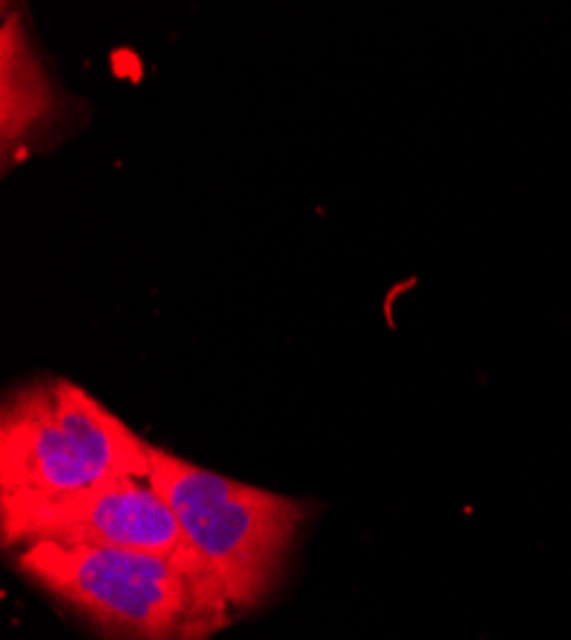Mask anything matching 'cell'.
Here are the masks:
<instances>
[{"mask_svg":"<svg viewBox=\"0 0 571 640\" xmlns=\"http://www.w3.org/2000/svg\"><path fill=\"white\" fill-rule=\"evenodd\" d=\"M13 561L111 640H208L236 615L210 571L157 553L41 541Z\"/></svg>","mask_w":571,"mask_h":640,"instance_id":"cell-1","label":"cell"},{"mask_svg":"<svg viewBox=\"0 0 571 640\" xmlns=\"http://www.w3.org/2000/svg\"><path fill=\"white\" fill-rule=\"evenodd\" d=\"M149 469L152 443L72 379H34L3 402L0 495H65Z\"/></svg>","mask_w":571,"mask_h":640,"instance_id":"cell-2","label":"cell"},{"mask_svg":"<svg viewBox=\"0 0 571 640\" xmlns=\"http://www.w3.org/2000/svg\"><path fill=\"white\" fill-rule=\"evenodd\" d=\"M149 482L218 576L231 607H257L280 582L308 502L210 472L159 446H152Z\"/></svg>","mask_w":571,"mask_h":640,"instance_id":"cell-3","label":"cell"},{"mask_svg":"<svg viewBox=\"0 0 571 640\" xmlns=\"http://www.w3.org/2000/svg\"><path fill=\"white\" fill-rule=\"evenodd\" d=\"M0 536L3 546L16 551L41 541L123 548L157 553L213 574L187 541L167 500L149 479L139 477L108 479L65 495H0Z\"/></svg>","mask_w":571,"mask_h":640,"instance_id":"cell-4","label":"cell"}]
</instances>
